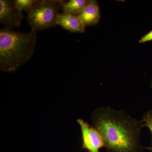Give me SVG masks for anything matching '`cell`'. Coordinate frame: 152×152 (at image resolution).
Masks as SVG:
<instances>
[{"instance_id":"1","label":"cell","mask_w":152,"mask_h":152,"mask_svg":"<svg viewBox=\"0 0 152 152\" xmlns=\"http://www.w3.org/2000/svg\"><path fill=\"white\" fill-rule=\"evenodd\" d=\"M91 119L109 152H139L142 148L140 137L143 123L125 110L108 106L95 110Z\"/></svg>"},{"instance_id":"2","label":"cell","mask_w":152,"mask_h":152,"mask_svg":"<svg viewBox=\"0 0 152 152\" xmlns=\"http://www.w3.org/2000/svg\"><path fill=\"white\" fill-rule=\"evenodd\" d=\"M36 30L27 33L15 31L11 28L0 30V70L14 73L28 62L35 50L37 40Z\"/></svg>"},{"instance_id":"3","label":"cell","mask_w":152,"mask_h":152,"mask_svg":"<svg viewBox=\"0 0 152 152\" xmlns=\"http://www.w3.org/2000/svg\"><path fill=\"white\" fill-rule=\"evenodd\" d=\"M63 1L37 0L27 12L28 23L37 31L56 26V20Z\"/></svg>"},{"instance_id":"4","label":"cell","mask_w":152,"mask_h":152,"mask_svg":"<svg viewBox=\"0 0 152 152\" xmlns=\"http://www.w3.org/2000/svg\"><path fill=\"white\" fill-rule=\"evenodd\" d=\"M77 122L80 125L81 131L83 148L89 152H100L99 150L104 147V144L99 132L81 119H78Z\"/></svg>"},{"instance_id":"5","label":"cell","mask_w":152,"mask_h":152,"mask_svg":"<svg viewBox=\"0 0 152 152\" xmlns=\"http://www.w3.org/2000/svg\"><path fill=\"white\" fill-rule=\"evenodd\" d=\"M23 12L15 6L14 1H0V23L5 27L19 28L23 19Z\"/></svg>"},{"instance_id":"6","label":"cell","mask_w":152,"mask_h":152,"mask_svg":"<svg viewBox=\"0 0 152 152\" xmlns=\"http://www.w3.org/2000/svg\"><path fill=\"white\" fill-rule=\"evenodd\" d=\"M56 24L71 33H84L86 27L78 17L72 14L60 13L57 16Z\"/></svg>"},{"instance_id":"7","label":"cell","mask_w":152,"mask_h":152,"mask_svg":"<svg viewBox=\"0 0 152 152\" xmlns=\"http://www.w3.org/2000/svg\"><path fill=\"white\" fill-rule=\"evenodd\" d=\"M77 16L86 28L97 24L101 18L97 1L90 0L84 10Z\"/></svg>"},{"instance_id":"8","label":"cell","mask_w":152,"mask_h":152,"mask_svg":"<svg viewBox=\"0 0 152 152\" xmlns=\"http://www.w3.org/2000/svg\"><path fill=\"white\" fill-rule=\"evenodd\" d=\"M90 0H70L63 1L61 10L63 12L79 15L84 10Z\"/></svg>"},{"instance_id":"9","label":"cell","mask_w":152,"mask_h":152,"mask_svg":"<svg viewBox=\"0 0 152 152\" xmlns=\"http://www.w3.org/2000/svg\"><path fill=\"white\" fill-rule=\"evenodd\" d=\"M37 0H14L15 6L19 10L28 12L36 3Z\"/></svg>"},{"instance_id":"10","label":"cell","mask_w":152,"mask_h":152,"mask_svg":"<svg viewBox=\"0 0 152 152\" xmlns=\"http://www.w3.org/2000/svg\"><path fill=\"white\" fill-rule=\"evenodd\" d=\"M141 121L143 123L144 127H147L148 128L151 133L152 137V109L144 114ZM147 149L150 151L152 152V139L151 145L147 148Z\"/></svg>"},{"instance_id":"11","label":"cell","mask_w":152,"mask_h":152,"mask_svg":"<svg viewBox=\"0 0 152 152\" xmlns=\"http://www.w3.org/2000/svg\"><path fill=\"white\" fill-rule=\"evenodd\" d=\"M152 41V30L142 36L139 40L140 43H145L147 42Z\"/></svg>"}]
</instances>
